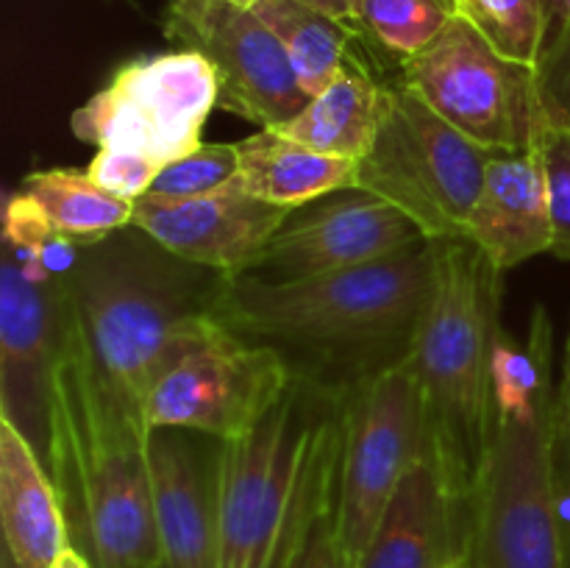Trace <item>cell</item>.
Segmentation results:
<instances>
[{
    "label": "cell",
    "mask_w": 570,
    "mask_h": 568,
    "mask_svg": "<svg viewBox=\"0 0 570 568\" xmlns=\"http://www.w3.org/2000/svg\"><path fill=\"white\" fill-rule=\"evenodd\" d=\"M3 254H9L31 282L59 287L78 265L81 245L56 232L39 206L20 189L6 200Z\"/></svg>",
    "instance_id": "24"
},
{
    "label": "cell",
    "mask_w": 570,
    "mask_h": 568,
    "mask_svg": "<svg viewBox=\"0 0 570 568\" xmlns=\"http://www.w3.org/2000/svg\"><path fill=\"white\" fill-rule=\"evenodd\" d=\"M438 243L295 282L226 276L212 317L282 351L295 371L354 384L401 362L434 287Z\"/></svg>",
    "instance_id": "1"
},
{
    "label": "cell",
    "mask_w": 570,
    "mask_h": 568,
    "mask_svg": "<svg viewBox=\"0 0 570 568\" xmlns=\"http://www.w3.org/2000/svg\"><path fill=\"white\" fill-rule=\"evenodd\" d=\"M53 568H95V566L89 562V557L83 555L81 549H76V546L70 543L59 557H56Z\"/></svg>",
    "instance_id": "34"
},
{
    "label": "cell",
    "mask_w": 570,
    "mask_h": 568,
    "mask_svg": "<svg viewBox=\"0 0 570 568\" xmlns=\"http://www.w3.org/2000/svg\"><path fill=\"white\" fill-rule=\"evenodd\" d=\"M150 432L148 421L100 376L61 312L45 468L59 493L70 543L95 568H165Z\"/></svg>",
    "instance_id": "2"
},
{
    "label": "cell",
    "mask_w": 570,
    "mask_h": 568,
    "mask_svg": "<svg viewBox=\"0 0 570 568\" xmlns=\"http://www.w3.org/2000/svg\"><path fill=\"white\" fill-rule=\"evenodd\" d=\"M399 81L490 154H523L538 145L546 117L534 67L499 53L462 14L401 61Z\"/></svg>",
    "instance_id": "8"
},
{
    "label": "cell",
    "mask_w": 570,
    "mask_h": 568,
    "mask_svg": "<svg viewBox=\"0 0 570 568\" xmlns=\"http://www.w3.org/2000/svg\"><path fill=\"white\" fill-rule=\"evenodd\" d=\"M495 423L471 493L473 568H568L560 512V399L551 384V323L534 310L529 337L504 332L495 356Z\"/></svg>",
    "instance_id": "5"
},
{
    "label": "cell",
    "mask_w": 570,
    "mask_h": 568,
    "mask_svg": "<svg viewBox=\"0 0 570 568\" xmlns=\"http://www.w3.org/2000/svg\"><path fill=\"white\" fill-rule=\"evenodd\" d=\"M226 3L243 6V9H254V3H256V0H226Z\"/></svg>",
    "instance_id": "35"
},
{
    "label": "cell",
    "mask_w": 570,
    "mask_h": 568,
    "mask_svg": "<svg viewBox=\"0 0 570 568\" xmlns=\"http://www.w3.org/2000/svg\"><path fill=\"white\" fill-rule=\"evenodd\" d=\"M456 14L454 0H360V28L367 42L401 61L432 45Z\"/></svg>",
    "instance_id": "26"
},
{
    "label": "cell",
    "mask_w": 570,
    "mask_h": 568,
    "mask_svg": "<svg viewBox=\"0 0 570 568\" xmlns=\"http://www.w3.org/2000/svg\"><path fill=\"white\" fill-rule=\"evenodd\" d=\"M560 415H562V427L570 432V334L566 345V376H562V388H560Z\"/></svg>",
    "instance_id": "33"
},
{
    "label": "cell",
    "mask_w": 570,
    "mask_h": 568,
    "mask_svg": "<svg viewBox=\"0 0 570 568\" xmlns=\"http://www.w3.org/2000/svg\"><path fill=\"white\" fill-rule=\"evenodd\" d=\"M195 432H150V482L165 568H217L215 445Z\"/></svg>",
    "instance_id": "17"
},
{
    "label": "cell",
    "mask_w": 570,
    "mask_h": 568,
    "mask_svg": "<svg viewBox=\"0 0 570 568\" xmlns=\"http://www.w3.org/2000/svg\"><path fill=\"white\" fill-rule=\"evenodd\" d=\"M454 3H456V0H454Z\"/></svg>",
    "instance_id": "39"
},
{
    "label": "cell",
    "mask_w": 570,
    "mask_h": 568,
    "mask_svg": "<svg viewBox=\"0 0 570 568\" xmlns=\"http://www.w3.org/2000/svg\"><path fill=\"white\" fill-rule=\"evenodd\" d=\"M465 237L501 273L532 256L551 254V217L538 145L523 154H493L482 193L465 223Z\"/></svg>",
    "instance_id": "18"
},
{
    "label": "cell",
    "mask_w": 570,
    "mask_h": 568,
    "mask_svg": "<svg viewBox=\"0 0 570 568\" xmlns=\"http://www.w3.org/2000/svg\"><path fill=\"white\" fill-rule=\"evenodd\" d=\"M568 568H570V555H568Z\"/></svg>",
    "instance_id": "38"
},
{
    "label": "cell",
    "mask_w": 570,
    "mask_h": 568,
    "mask_svg": "<svg viewBox=\"0 0 570 568\" xmlns=\"http://www.w3.org/2000/svg\"><path fill=\"white\" fill-rule=\"evenodd\" d=\"M434 243V287L404 360L421 390L429 449L456 493L471 501L499 423L495 356L504 337V273L468 237Z\"/></svg>",
    "instance_id": "6"
},
{
    "label": "cell",
    "mask_w": 570,
    "mask_h": 568,
    "mask_svg": "<svg viewBox=\"0 0 570 568\" xmlns=\"http://www.w3.org/2000/svg\"><path fill=\"white\" fill-rule=\"evenodd\" d=\"M128 228L81 248L59 295L100 376L145 418L159 373L209 326L226 276Z\"/></svg>",
    "instance_id": "4"
},
{
    "label": "cell",
    "mask_w": 570,
    "mask_h": 568,
    "mask_svg": "<svg viewBox=\"0 0 570 568\" xmlns=\"http://www.w3.org/2000/svg\"><path fill=\"white\" fill-rule=\"evenodd\" d=\"M0 521L6 557L17 568H53L70 546L65 510L42 457L0 415Z\"/></svg>",
    "instance_id": "19"
},
{
    "label": "cell",
    "mask_w": 570,
    "mask_h": 568,
    "mask_svg": "<svg viewBox=\"0 0 570 568\" xmlns=\"http://www.w3.org/2000/svg\"><path fill=\"white\" fill-rule=\"evenodd\" d=\"M61 345L59 287L37 284L9 254L0 259V415L48 457L50 382Z\"/></svg>",
    "instance_id": "14"
},
{
    "label": "cell",
    "mask_w": 570,
    "mask_h": 568,
    "mask_svg": "<svg viewBox=\"0 0 570 568\" xmlns=\"http://www.w3.org/2000/svg\"><path fill=\"white\" fill-rule=\"evenodd\" d=\"M451 568H473V566H471V560H468V555H465V557H462V560H456Z\"/></svg>",
    "instance_id": "36"
},
{
    "label": "cell",
    "mask_w": 570,
    "mask_h": 568,
    "mask_svg": "<svg viewBox=\"0 0 570 568\" xmlns=\"http://www.w3.org/2000/svg\"><path fill=\"white\" fill-rule=\"evenodd\" d=\"M161 28L176 48L209 61L220 109L276 128L309 104L282 42L254 9L226 0H167Z\"/></svg>",
    "instance_id": "12"
},
{
    "label": "cell",
    "mask_w": 570,
    "mask_h": 568,
    "mask_svg": "<svg viewBox=\"0 0 570 568\" xmlns=\"http://www.w3.org/2000/svg\"><path fill=\"white\" fill-rule=\"evenodd\" d=\"M468 535L471 501L426 449L395 488L356 568H451L468 555Z\"/></svg>",
    "instance_id": "16"
},
{
    "label": "cell",
    "mask_w": 570,
    "mask_h": 568,
    "mask_svg": "<svg viewBox=\"0 0 570 568\" xmlns=\"http://www.w3.org/2000/svg\"><path fill=\"white\" fill-rule=\"evenodd\" d=\"M348 384L295 371L267 415L215 440L217 568H293L317 518L337 505Z\"/></svg>",
    "instance_id": "3"
},
{
    "label": "cell",
    "mask_w": 570,
    "mask_h": 568,
    "mask_svg": "<svg viewBox=\"0 0 570 568\" xmlns=\"http://www.w3.org/2000/svg\"><path fill=\"white\" fill-rule=\"evenodd\" d=\"M215 106L217 76L209 61L176 48L122 65L72 111L70 128L81 143L170 165L204 145L200 131Z\"/></svg>",
    "instance_id": "11"
},
{
    "label": "cell",
    "mask_w": 570,
    "mask_h": 568,
    "mask_svg": "<svg viewBox=\"0 0 570 568\" xmlns=\"http://www.w3.org/2000/svg\"><path fill=\"white\" fill-rule=\"evenodd\" d=\"M20 189L39 206L56 232L81 248L100 243L134 223L131 200L95 184L87 170H67V167L33 170Z\"/></svg>",
    "instance_id": "23"
},
{
    "label": "cell",
    "mask_w": 570,
    "mask_h": 568,
    "mask_svg": "<svg viewBox=\"0 0 570 568\" xmlns=\"http://www.w3.org/2000/svg\"><path fill=\"white\" fill-rule=\"evenodd\" d=\"M534 76L546 123L570 128V0H554L549 39Z\"/></svg>",
    "instance_id": "28"
},
{
    "label": "cell",
    "mask_w": 570,
    "mask_h": 568,
    "mask_svg": "<svg viewBox=\"0 0 570 568\" xmlns=\"http://www.w3.org/2000/svg\"><path fill=\"white\" fill-rule=\"evenodd\" d=\"M293 209L267 204L239 184L198 198H154L142 195L134 204L131 226L142 228L161 248L223 276H239L259 256L267 239L282 228Z\"/></svg>",
    "instance_id": "15"
},
{
    "label": "cell",
    "mask_w": 570,
    "mask_h": 568,
    "mask_svg": "<svg viewBox=\"0 0 570 568\" xmlns=\"http://www.w3.org/2000/svg\"><path fill=\"white\" fill-rule=\"evenodd\" d=\"M417 239L429 237L399 206L360 187L337 189L289 212L239 276L262 282L323 276L393 256Z\"/></svg>",
    "instance_id": "13"
},
{
    "label": "cell",
    "mask_w": 570,
    "mask_h": 568,
    "mask_svg": "<svg viewBox=\"0 0 570 568\" xmlns=\"http://www.w3.org/2000/svg\"><path fill=\"white\" fill-rule=\"evenodd\" d=\"M239 173L237 143H204L193 154L161 167L148 195L154 198H198L226 187Z\"/></svg>",
    "instance_id": "27"
},
{
    "label": "cell",
    "mask_w": 570,
    "mask_h": 568,
    "mask_svg": "<svg viewBox=\"0 0 570 568\" xmlns=\"http://www.w3.org/2000/svg\"><path fill=\"white\" fill-rule=\"evenodd\" d=\"M551 217V254L570 262V128L543 123L538 134Z\"/></svg>",
    "instance_id": "29"
},
{
    "label": "cell",
    "mask_w": 570,
    "mask_h": 568,
    "mask_svg": "<svg viewBox=\"0 0 570 568\" xmlns=\"http://www.w3.org/2000/svg\"><path fill=\"white\" fill-rule=\"evenodd\" d=\"M239 184L267 204L298 209L337 189L356 187V161L326 156L276 128L239 139Z\"/></svg>",
    "instance_id": "21"
},
{
    "label": "cell",
    "mask_w": 570,
    "mask_h": 568,
    "mask_svg": "<svg viewBox=\"0 0 570 568\" xmlns=\"http://www.w3.org/2000/svg\"><path fill=\"white\" fill-rule=\"evenodd\" d=\"M456 11L507 59L538 67L549 39L554 0H456Z\"/></svg>",
    "instance_id": "25"
},
{
    "label": "cell",
    "mask_w": 570,
    "mask_h": 568,
    "mask_svg": "<svg viewBox=\"0 0 570 568\" xmlns=\"http://www.w3.org/2000/svg\"><path fill=\"white\" fill-rule=\"evenodd\" d=\"M161 167H165L161 161L142 154H134V150L98 148L95 159L89 161L87 173L89 178H92L95 184H100L104 189L137 204L142 195H148L150 184L156 182Z\"/></svg>",
    "instance_id": "30"
},
{
    "label": "cell",
    "mask_w": 570,
    "mask_h": 568,
    "mask_svg": "<svg viewBox=\"0 0 570 568\" xmlns=\"http://www.w3.org/2000/svg\"><path fill=\"white\" fill-rule=\"evenodd\" d=\"M3 568H17V566H14V562L9 560V557H6V560H3Z\"/></svg>",
    "instance_id": "37"
},
{
    "label": "cell",
    "mask_w": 570,
    "mask_h": 568,
    "mask_svg": "<svg viewBox=\"0 0 570 568\" xmlns=\"http://www.w3.org/2000/svg\"><path fill=\"white\" fill-rule=\"evenodd\" d=\"M382 106L384 81L354 48L332 84L276 131L326 156L360 161L376 139Z\"/></svg>",
    "instance_id": "20"
},
{
    "label": "cell",
    "mask_w": 570,
    "mask_h": 568,
    "mask_svg": "<svg viewBox=\"0 0 570 568\" xmlns=\"http://www.w3.org/2000/svg\"><path fill=\"white\" fill-rule=\"evenodd\" d=\"M293 376V362L282 351L239 337L212 317L159 373L145 399V421L150 429L237 440L267 415Z\"/></svg>",
    "instance_id": "10"
},
{
    "label": "cell",
    "mask_w": 570,
    "mask_h": 568,
    "mask_svg": "<svg viewBox=\"0 0 570 568\" xmlns=\"http://www.w3.org/2000/svg\"><path fill=\"white\" fill-rule=\"evenodd\" d=\"M426 449L421 390L406 360L348 384L334 523L351 568L360 566L395 488Z\"/></svg>",
    "instance_id": "9"
},
{
    "label": "cell",
    "mask_w": 570,
    "mask_h": 568,
    "mask_svg": "<svg viewBox=\"0 0 570 568\" xmlns=\"http://www.w3.org/2000/svg\"><path fill=\"white\" fill-rule=\"evenodd\" d=\"M490 159V150L395 78L384 81L382 123L371 150L356 161V187L399 206L423 237H465Z\"/></svg>",
    "instance_id": "7"
},
{
    "label": "cell",
    "mask_w": 570,
    "mask_h": 568,
    "mask_svg": "<svg viewBox=\"0 0 570 568\" xmlns=\"http://www.w3.org/2000/svg\"><path fill=\"white\" fill-rule=\"evenodd\" d=\"M254 11L276 33L301 89L309 98L332 84L354 53L356 42H367L354 28L312 9L304 0H256Z\"/></svg>",
    "instance_id": "22"
},
{
    "label": "cell",
    "mask_w": 570,
    "mask_h": 568,
    "mask_svg": "<svg viewBox=\"0 0 570 568\" xmlns=\"http://www.w3.org/2000/svg\"><path fill=\"white\" fill-rule=\"evenodd\" d=\"M312 9L323 11V14L334 17V20L345 22L348 28H354L356 33H362L360 28V0H304ZM365 37V33H362Z\"/></svg>",
    "instance_id": "32"
},
{
    "label": "cell",
    "mask_w": 570,
    "mask_h": 568,
    "mask_svg": "<svg viewBox=\"0 0 570 568\" xmlns=\"http://www.w3.org/2000/svg\"><path fill=\"white\" fill-rule=\"evenodd\" d=\"M334 507H328V510L317 518L315 529H312L309 538H306L304 549H301L298 560H295L293 568H351L348 557H345L343 546H340V538H337Z\"/></svg>",
    "instance_id": "31"
}]
</instances>
